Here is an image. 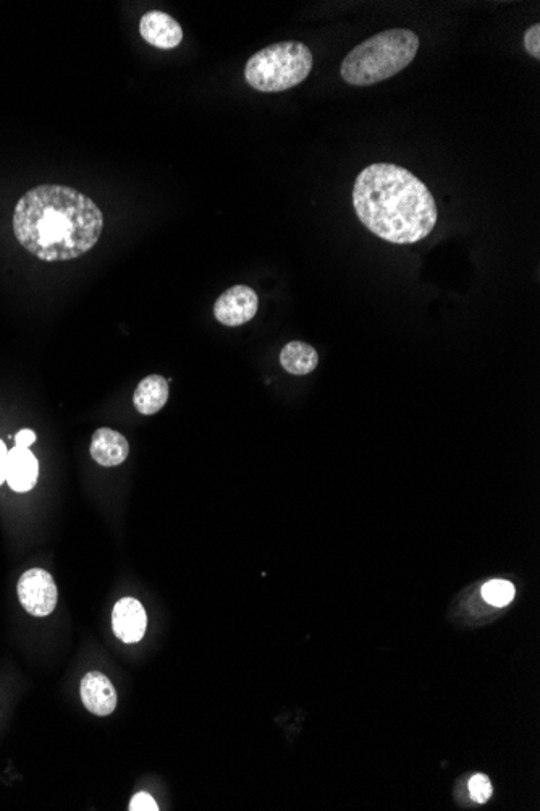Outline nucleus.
<instances>
[{"label":"nucleus","mask_w":540,"mask_h":811,"mask_svg":"<svg viewBox=\"0 0 540 811\" xmlns=\"http://www.w3.org/2000/svg\"><path fill=\"white\" fill-rule=\"evenodd\" d=\"M104 216L98 204L75 188L39 185L18 201L13 232L38 260L70 261L86 255L101 238Z\"/></svg>","instance_id":"1"},{"label":"nucleus","mask_w":540,"mask_h":811,"mask_svg":"<svg viewBox=\"0 0 540 811\" xmlns=\"http://www.w3.org/2000/svg\"><path fill=\"white\" fill-rule=\"evenodd\" d=\"M353 206L372 234L398 245L421 242L439 219L429 188L410 170L389 162L371 164L358 175Z\"/></svg>","instance_id":"2"},{"label":"nucleus","mask_w":540,"mask_h":811,"mask_svg":"<svg viewBox=\"0 0 540 811\" xmlns=\"http://www.w3.org/2000/svg\"><path fill=\"white\" fill-rule=\"evenodd\" d=\"M418 51L419 36L414 31H382L358 44L343 60L340 73L348 85H376L408 67Z\"/></svg>","instance_id":"3"},{"label":"nucleus","mask_w":540,"mask_h":811,"mask_svg":"<svg viewBox=\"0 0 540 811\" xmlns=\"http://www.w3.org/2000/svg\"><path fill=\"white\" fill-rule=\"evenodd\" d=\"M311 70V49L298 41H285L254 54L246 64L245 78L254 90L282 93L303 83Z\"/></svg>","instance_id":"4"},{"label":"nucleus","mask_w":540,"mask_h":811,"mask_svg":"<svg viewBox=\"0 0 540 811\" xmlns=\"http://www.w3.org/2000/svg\"><path fill=\"white\" fill-rule=\"evenodd\" d=\"M18 598L28 614L46 617L54 612L59 591L54 578L43 569H31L18 582Z\"/></svg>","instance_id":"5"},{"label":"nucleus","mask_w":540,"mask_h":811,"mask_svg":"<svg viewBox=\"0 0 540 811\" xmlns=\"http://www.w3.org/2000/svg\"><path fill=\"white\" fill-rule=\"evenodd\" d=\"M259 298L251 287L235 285L222 293L214 305V316L228 327L243 326L256 316Z\"/></svg>","instance_id":"6"},{"label":"nucleus","mask_w":540,"mask_h":811,"mask_svg":"<svg viewBox=\"0 0 540 811\" xmlns=\"http://www.w3.org/2000/svg\"><path fill=\"white\" fill-rule=\"evenodd\" d=\"M148 627V616L143 604L135 598L117 601L112 612V629L115 637L123 643H138L143 640Z\"/></svg>","instance_id":"7"},{"label":"nucleus","mask_w":540,"mask_h":811,"mask_svg":"<svg viewBox=\"0 0 540 811\" xmlns=\"http://www.w3.org/2000/svg\"><path fill=\"white\" fill-rule=\"evenodd\" d=\"M140 33L146 43L157 49H175L183 41L180 23L170 17L169 13L161 10L144 13L140 22Z\"/></svg>","instance_id":"8"},{"label":"nucleus","mask_w":540,"mask_h":811,"mask_svg":"<svg viewBox=\"0 0 540 811\" xmlns=\"http://www.w3.org/2000/svg\"><path fill=\"white\" fill-rule=\"evenodd\" d=\"M81 700L89 713L109 716L117 708L114 685L101 672H88L81 680Z\"/></svg>","instance_id":"9"},{"label":"nucleus","mask_w":540,"mask_h":811,"mask_svg":"<svg viewBox=\"0 0 540 811\" xmlns=\"http://www.w3.org/2000/svg\"><path fill=\"white\" fill-rule=\"evenodd\" d=\"M39 476L38 459L26 447H13L7 457L5 481L15 493H28L36 486Z\"/></svg>","instance_id":"10"},{"label":"nucleus","mask_w":540,"mask_h":811,"mask_svg":"<svg viewBox=\"0 0 540 811\" xmlns=\"http://www.w3.org/2000/svg\"><path fill=\"white\" fill-rule=\"evenodd\" d=\"M89 452L94 462H98L101 467H117L127 460L130 444L123 434L114 429L101 428L93 434Z\"/></svg>","instance_id":"11"},{"label":"nucleus","mask_w":540,"mask_h":811,"mask_svg":"<svg viewBox=\"0 0 540 811\" xmlns=\"http://www.w3.org/2000/svg\"><path fill=\"white\" fill-rule=\"evenodd\" d=\"M169 402V381L159 374L144 378L133 395V404L141 415H156Z\"/></svg>","instance_id":"12"},{"label":"nucleus","mask_w":540,"mask_h":811,"mask_svg":"<svg viewBox=\"0 0 540 811\" xmlns=\"http://www.w3.org/2000/svg\"><path fill=\"white\" fill-rule=\"evenodd\" d=\"M280 363H282L285 371L295 376H304V374L313 373L319 365V355L313 345L304 344V342H288L280 353Z\"/></svg>","instance_id":"13"},{"label":"nucleus","mask_w":540,"mask_h":811,"mask_svg":"<svg viewBox=\"0 0 540 811\" xmlns=\"http://www.w3.org/2000/svg\"><path fill=\"white\" fill-rule=\"evenodd\" d=\"M482 598L495 608H505L515 598V586L507 580H492L482 586Z\"/></svg>","instance_id":"14"},{"label":"nucleus","mask_w":540,"mask_h":811,"mask_svg":"<svg viewBox=\"0 0 540 811\" xmlns=\"http://www.w3.org/2000/svg\"><path fill=\"white\" fill-rule=\"evenodd\" d=\"M469 795L476 803H486L492 797V782L487 778L486 774H474L473 778L469 779L468 784Z\"/></svg>","instance_id":"15"},{"label":"nucleus","mask_w":540,"mask_h":811,"mask_svg":"<svg viewBox=\"0 0 540 811\" xmlns=\"http://www.w3.org/2000/svg\"><path fill=\"white\" fill-rule=\"evenodd\" d=\"M524 47H526V51H528L529 56L536 57V59H540V25L531 26L528 31H526V36H524Z\"/></svg>","instance_id":"16"},{"label":"nucleus","mask_w":540,"mask_h":811,"mask_svg":"<svg viewBox=\"0 0 540 811\" xmlns=\"http://www.w3.org/2000/svg\"><path fill=\"white\" fill-rule=\"evenodd\" d=\"M156 800L152 799L151 795L146 792H140L133 797L130 802V811H157Z\"/></svg>","instance_id":"17"},{"label":"nucleus","mask_w":540,"mask_h":811,"mask_svg":"<svg viewBox=\"0 0 540 811\" xmlns=\"http://www.w3.org/2000/svg\"><path fill=\"white\" fill-rule=\"evenodd\" d=\"M34 441H36V434L31 431V429H22L20 433L15 436V442H17L18 447H26V449H30V446H33Z\"/></svg>","instance_id":"18"},{"label":"nucleus","mask_w":540,"mask_h":811,"mask_svg":"<svg viewBox=\"0 0 540 811\" xmlns=\"http://www.w3.org/2000/svg\"><path fill=\"white\" fill-rule=\"evenodd\" d=\"M7 457H9V451H7L4 441H0V485H4L5 472H7Z\"/></svg>","instance_id":"19"}]
</instances>
